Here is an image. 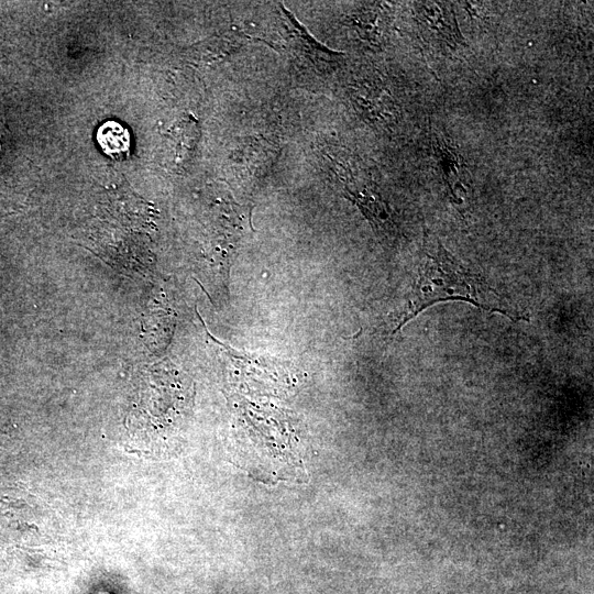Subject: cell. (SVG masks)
Returning a JSON list of instances; mask_svg holds the SVG:
<instances>
[{
	"label": "cell",
	"instance_id": "1",
	"mask_svg": "<svg viewBox=\"0 0 594 594\" xmlns=\"http://www.w3.org/2000/svg\"><path fill=\"white\" fill-rule=\"evenodd\" d=\"M462 301L490 312L501 313L512 321H527L490 284L472 273L450 255L427 228L424 229L422 262L403 318L394 333L429 306L439 302Z\"/></svg>",
	"mask_w": 594,
	"mask_h": 594
},
{
	"label": "cell",
	"instance_id": "2",
	"mask_svg": "<svg viewBox=\"0 0 594 594\" xmlns=\"http://www.w3.org/2000/svg\"><path fill=\"white\" fill-rule=\"evenodd\" d=\"M415 17L425 41L440 49L467 47L458 26L453 4L445 2L415 3Z\"/></svg>",
	"mask_w": 594,
	"mask_h": 594
},
{
	"label": "cell",
	"instance_id": "3",
	"mask_svg": "<svg viewBox=\"0 0 594 594\" xmlns=\"http://www.w3.org/2000/svg\"><path fill=\"white\" fill-rule=\"evenodd\" d=\"M435 158L442 173V179L451 201L456 205L464 204V198L470 189L471 174L468 165L457 148L447 140L436 138Z\"/></svg>",
	"mask_w": 594,
	"mask_h": 594
},
{
	"label": "cell",
	"instance_id": "4",
	"mask_svg": "<svg viewBox=\"0 0 594 594\" xmlns=\"http://www.w3.org/2000/svg\"><path fill=\"white\" fill-rule=\"evenodd\" d=\"M338 178L343 180V193L349 201L356 204L363 215L378 233L384 235L395 234V222L387 203L383 198L367 186H359L355 181H350L344 173L336 172Z\"/></svg>",
	"mask_w": 594,
	"mask_h": 594
},
{
	"label": "cell",
	"instance_id": "5",
	"mask_svg": "<svg viewBox=\"0 0 594 594\" xmlns=\"http://www.w3.org/2000/svg\"><path fill=\"white\" fill-rule=\"evenodd\" d=\"M277 157L278 152L268 143H249L234 154V175L240 181L262 179Z\"/></svg>",
	"mask_w": 594,
	"mask_h": 594
},
{
	"label": "cell",
	"instance_id": "6",
	"mask_svg": "<svg viewBox=\"0 0 594 594\" xmlns=\"http://www.w3.org/2000/svg\"><path fill=\"white\" fill-rule=\"evenodd\" d=\"M201 140V129L193 118H185L172 127L168 138L173 168L182 171L189 165Z\"/></svg>",
	"mask_w": 594,
	"mask_h": 594
},
{
	"label": "cell",
	"instance_id": "7",
	"mask_svg": "<svg viewBox=\"0 0 594 594\" xmlns=\"http://www.w3.org/2000/svg\"><path fill=\"white\" fill-rule=\"evenodd\" d=\"M352 101L362 117L371 123H387L395 117V105L387 90L378 85L362 84L352 94Z\"/></svg>",
	"mask_w": 594,
	"mask_h": 594
},
{
	"label": "cell",
	"instance_id": "8",
	"mask_svg": "<svg viewBox=\"0 0 594 594\" xmlns=\"http://www.w3.org/2000/svg\"><path fill=\"white\" fill-rule=\"evenodd\" d=\"M246 35L239 32H226L223 35L197 43L191 50L193 62L202 65L216 64L236 54L249 42Z\"/></svg>",
	"mask_w": 594,
	"mask_h": 594
},
{
	"label": "cell",
	"instance_id": "9",
	"mask_svg": "<svg viewBox=\"0 0 594 594\" xmlns=\"http://www.w3.org/2000/svg\"><path fill=\"white\" fill-rule=\"evenodd\" d=\"M282 9L286 24H288L289 30H291V38L294 40V46L307 54L308 58L314 62L316 60L332 64L340 59V57H343V53L329 50L323 44L316 41L300 24V21L292 15L290 10L285 9L283 6Z\"/></svg>",
	"mask_w": 594,
	"mask_h": 594
},
{
	"label": "cell",
	"instance_id": "10",
	"mask_svg": "<svg viewBox=\"0 0 594 594\" xmlns=\"http://www.w3.org/2000/svg\"><path fill=\"white\" fill-rule=\"evenodd\" d=\"M97 140L108 156L123 159L130 150L128 130L115 121H108L98 130Z\"/></svg>",
	"mask_w": 594,
	"mask_h": 594
},
{
	"label": "cell",
	"instance_id": "11",
	"mask_svg": "<svg viewBox=\"0 0 594 594\" xmlns=\"http://www.w3.org/2000/svg\"><path fill=\"white\" fill-rule=\"evenodd\" d=\"M351 24L355 26L362 38L378 39L381 30V13L378 6H367L351 17Z\"/></svg>",
	"mask_w": 594,
	"mask_h": 594
}]
</instances>
